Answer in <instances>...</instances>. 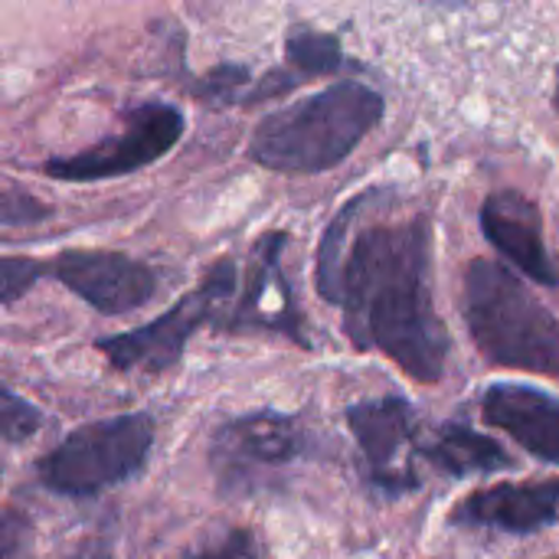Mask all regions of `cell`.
<instances>
[{
	"mask_svg": "<svg viewBox=\"0 0 559 559\" xmlns=\"http://www.w3.org/2000/svg\"><path fill=\"white\" fill-rule=\"evenodd\" d=\"M334 305L357 350H380L416 383L445 377L452 341L432 301L426 216L364 229L344 255Z\"/></svg>",
	"mask_w": 559,
	"mask_h": 559,
	"instance_id": "6da1fadb",
	"label": "cell"
},
{
	"mask_svg": "<svg viewBox=\"0 0 559 559\" xmlns=\"http://www.w3.org/2000/svg\"><path fill=\"white\" fill-rule=\"evenodd\" d=\"M383 118V95L364 82H337L259 121L249 157L278 174L337 167Z\"/></svg>",
	"mask_w": 559,
	"mask_h": 559,
	"instance_id": "7a4b0ae2",
	"label": "cell"
},
{
	"mask_svg": "<svg viewBox=\"0 0 559 559\" xmlns=\"http://www.w3.org/2000/svg\"><path fill=\"white\" fill-rule=\"evenodd\" d=\"M462 314L485 360L559 380V321L501 262L465 269Z\"/></svg>",
	"mask_w": 559,
	"mask_h": 559,
	"instance_id": "3957f363",
	"label": "cell"
},
{
	"mask_svg": "<svg viewBox=\"0 0 559 559\" xmlns=\"http://www.w3.org/2000/svg\"><path fill=\"white\" fill-rule=\"evenodd\" d=\"M154 445V426L144 413L98 419L69 432L43 462L39 478L66 498H92L134 478Z\"/></svg>",
	"mask_w": 559,
	"mask_h": 559,
	"instance_id": "277c9868",
	"label": "cell"
},
{
	"mask_svg": "<svg viewBox=\"0 0 559 559\" xmlns=\"http://www.w3.org/2000/svg\"><path fill=\"white\" fill-rule=\"evenodd\" d=\"M236 278H239L236 262L223 259L203 275V282L190 295H183L157 321L138 328V331L102 337L95 347L108 357V364L115 370L160 373V370L174 367L183 357L187 341L193 337V331H200L210 318H216L219 305L236 292Z\"/></svg>",
	"mask_w": 559,
	"mask_h": 559,
	"instance_id": "5b68a950",
	"label": "cell"
},
{
	"mask_svg": "<svg viewBox=\"0 0 559 559\" xmlns=\"http://www.w3.org/2000/svg\"><path fill=\"white\" fill-rule=\"evenodd\" d=\"M180 134H183L180 108H174L167 102H144L128 115L121 134L105 138L102 144H95L88 151L52 157L46 164V174L59 177V180H72V183L124 177L131 170H141V167L160 160L180 141Z\"/></svg>",
	"mask_w": 559,
	"mask_h": 559,
	"instance_id": "8992f818",
	"label": "cell"
},
{
	"mask_svg": "<svg viewBox=\"0 0 559 559\" xmlns=\"http://www.w3.org/2000/svg\"><path fill=\"white\" fill-rule=\"evenodd\" d=\"M305 452V432L292 416L249 413L229 419L213 436V472L223 488L239 491L259 481L269 468H285Z\"/></svg>",
	"mask_w": 559,
	"mask_h": 559,
	"instance_id": "52a82bcc",
	"label": "cell"
},
{
	"mask_svg": "<svg viewBox=\"0 0 559 559\" xmlns=\"http://www.w3.org/2000/svg\"><path fill=\"white\" fill-rule=\"evenodd\" d=\"M347 426L364 452L370 481L386 495H403L419 488L413 452L416 445V409L403 396L364 400L347 409Z\"/></svg>",
	"mask_w": 559,
	"mask_h": 559,
	"instance_id": "ba28073f",
	"label": "cell"
},
{
	"mask_svg": "<svg viewBox=\"0 0 559 559\" xmlns=\"http://www.w3.org/2000/svg\"><path fill=\"white\" fill-rule=\"evenodd\" d=\"M46 275L108 318L131 314L157 295V272L121 252L69 249L46 265Z\"/></svg>",
	"mask_w": 559,
	"mask_h": 559,
	"instance_id": "9c48e42d",
	"label": "cell"
},
{
	"mask_svg": "<svg viewBox=\"0 0 559 559\" xmlns=\"http://www.w3.org/2000/svg\"><path fill=\"white\" fill-rule=\"evenodd\" d=\"M282 249H285V233H269L259 239L242 298L226 321L229 331H278L292 337L295 344H308L305 328H301V311L295 308L292 285L282 269Z\"/></svg>",
	"mask_w": 559,
	"mask_h": 559,
	"instance_id": "30bf717a",
	"label": "cell"
},
{
	"mask_svg": "<svg viewBox=\"0 0 559 559\" xmlns=\"http://www.w3.org/2000/svg\"><path fill=\"white\" fill-rule=\"evenodd\" d=\"M481 233L485 239L508 259L514 262L531 282L557 288L559 275L554 269V259L544 242V223L540 210L534 200H527L518 190H495L481 203Z\"/></svg>",
	"mask_w": 559,
	"mask_h": 559,
	"instance_id": "8fae6325",
	"label": "cell"
},
{
	"mask_svg": "<svg viewBox=\"0 0 559 559\" xmlns=\"http://www.w3.org/2000/svg\"><path fill=\"white\" fill-rule=\"evenodd\" d=\"M481 413L534 459L559 465V396L527 383H495L481 396Z\"/></svg>",
	"mask_w": 559,
	"mask_h": 559,
	"instance_id": "7c38bea8",
	"label": "cell"
},
{
	"mask_svg": "<svg viewBox=\"0 0 559 559\" xmlns=\"http://www.w3.org/2000/svg\"><path fill=\"white\" fill-rule=\"evenodd\" d=\"M559 518V481L495 485L468 495L452 521L462 527H491L504 534H534Z\"/></svg>",
	"mask_w": 559,
	"mask_h": 559,
	"instance_id": "4fadbf2b",
	"label": "cell"
},
{
	"mask_svg": "<svg viewBox=\"0 0 559 559\" xmlns=\"http://www.w3.org/2000/svg\"><path fill=\"white\" fill-rule=\"evenodd\" d=\"M432 465H439L445 475L452 478H468V475H491V472H501V468H511L514 459L488 436L468 429V426H459V423H449L439 429L436 442L429 449H423Z\"/></svg>",
	"mask_w": 559,
	"mask_h": 559,
	"instance_id": "5bb4252c",
	"label": "cell"
},
{
	"mask_svg": "<svg viewBox=\"0 0 559 559\" xmlns=\"http://www.w3.org/2000/svg\"><path fill=\"white\" fill-rule=\"evenodd\" d=\"M380 197V190H367V193H360V197H354L337 216H334V223L324 229V236H321V246H318V292H321V298L324 301H337V285H341V265H344V255H347V236H350V226H354V219L360 216V210L370 203V200H377Z\"/></svg>",
	"mask_w": 559,
	"mask_h": 559,
	"instance_id": "9a60e30c",
	"label": "cell"
},
{
	"mask_svg": "<svg viewBox=\"0 0 559 559\" xmlns=\"http://www.w3.org/2000/svg\"><path fill=\"white\" fill-rule=\"evenodd\" d=\"M285 56L298 75H334L344 69L341 39L321 29H295L285 39Z\"/></svg>",
	"mask_w": 559,
	"mask_h": 559,
	"instance_id": "2e32d148",
	"label": "cell"
},
{
	"mask_svg": "<svg viewBox=\"0 0 559 559\" xmlns=\"http://www.w3.org/2000/svg\"><path fill=\"white\" fill-rule=\"evenodd\" d=\"M39 426H43V413H39L33 403L20 400L16 393H10V390L0 386V439H7V442H23V439H29Z\"/></svg>",
	"mask_w": 559,
	"mask_h": 559,
	"instance_id": "e0dca14e",
	"label": "cell"
},
{
	"mask_svg": "<svg viewBox=\"0 0 559 559\" xmlns=\"http://www.w3.org/2000/svg\"><path fill=\"white\" fill-rule=\"evenodd\" d=\"M46 275V262L23 255H0V305L23 298Z\"/></svg>",
	"mask_w": 559,
	"mask_h": 559,
	"instance_id": "ac0fdd59",
	"label": "cell"
},
{
	"mask_svg": "<svg viewBox=\"0 0 559 559\" xmlns=\"http://www.w3.org/2000/svg\"><path fill=\"white\" fill-rule=\"evenodd\" d=\"M0 559H36L33 527L16 511H0Z\"/></svg>",
	"mask_w": 559,
	"mask_h": 559,
	"instance_id": "d6986e66",
	"label": "cell"
},
{
	"mask_svg": "<svg viewBox=\"0 0 559 559\" xmlns=\"http://www.w3.org/2000/svg\"><path fill=\"white\" fill-rule=\"evenodd\" d=\"M183 559H259V550L246 531H226L223 537L193 547L190 554H183Z\"/></svg>",
	"mask_w": 559,
	"mask_h": 559,
	"instance_id": "ffe728a7",
	"label": "cell"
},
{
	"mask_svg": "<svg viewBox=\"0 0 559 559\" xmlns=\"http://www.w3.org/2000/svg\"><path fill=\"white\" fill-rule=\"evenodd\" d=\"M49 216V206L33 200L29 193L0 187V223L3 226H26V223H39Z\"/></svg>",
	"mask_w": 559,
	"mask_h": 559,
	"instance_id": "44dd1931",
	"label": "cell"
},
{
	"mask_svg": "<svg viewBox=\"0 0 559 559\" xmlns=\"http://www.w3.org/2000/svg\"><path fill=\"white\" fill-rule=\"evenodd\" d=\"M72 559H115L111 550V537L102 531V534H92L79 544V550L72 554Z\"/></svg>",
	"mask_w": 559,
	"mask_h": 559,
	"instance_id": "7402d4cb",
	"label": "cell"
},
{
	"mask_svg": "<svg viewBox=\"0 0 559 559\" xmlns=\"http://www.w3.org/2000/svg\"><path fill=\"white\" fill-rule=\"evenodd\" d=\"M557 108H559V69H557Z\"/></svg>",
	"mask_w": 559,
	"mask_h": 559,
	"instance_id": "603a6c76",
	"label": "cell"
}]
</instances>
